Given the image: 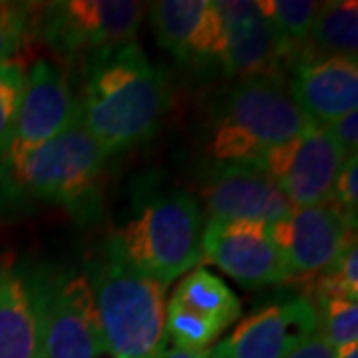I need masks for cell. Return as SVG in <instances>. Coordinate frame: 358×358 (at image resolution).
Wrapping results in <instances>:
<instances>
[{"label": "cell", "instance_id": "7c38bea8", "mask_svg": "<svg viewBox=\"0 0 358 358\" xmlns=\"http://www.w3.org/2000/svg\"><path fill=\"white\" fill-rule=\"evenodd\" d=\"M317 331L319 310L308 294H299L249 315L207 358H285Z\"/></svg>", "mask_w": 358, "mask_h": 358}, {"label": "cell", "instance_id": "ac0fdd59", "mask_svg": "<svg viewBox=\"0 0 358 358\" xmlns=\"http://www.w3.org/2000/svg\"><path fill=\"white\" fill-rule=\"evenodd\" d=\"M358 54V2L334 0L320 2V8L308 38L301 50V60L310 58H348L357 60Z\"/></svg>", "mask_w": 358, "mask_h": 358}, {"label": "cell", "instance_id": "8992f818", "mask_svg": "<svg viewBox=\"0 0 358 358\" xmlns=\"http://www.w3.org/2000/svg\"><path fill=\"white\" fill-rule=\"evenodd\" d=\"M30 275L44 358H110L86 271L40 268Z\"/></svg>", "mask_w": 358, "mask_h": 358}, {"label": "cell", "instance_id": "d4e9b609", "mask_svg": "<svg viewBox=\"0 0 358 358\" xmlns=\"http://www.w3.org/2000/svg\"><path fill=\"white\" fill-rule=\"evenodd\" d=\"M358 155L346 157L333 187V201L350 225L357 227L358 211Z\"/></svg>", "mask_w": 358, "mask_h": 358}, {"label": "cell", "instance_id": "6da1fadb", "mask_svg": "<svg viewBox=\"0 0 358 358\" xmlns=\"http://www.w3.org/2000/svg\"><path fill=\"white\" fill-rule=\"evenodd\" d=\"M167 106L166 76L138 42L88 60L78 114L108 155L152 140L162 128Z\"/></svg>", "mask_w": 358, "mask_h": 358}, {"label": "cell", "instance_id": "2e32d148", "mask_svg": "<svg viewBox=\"0 0 358 358\" xmlns=\"http://www.w3.org/2000/svg\"><path fill=\"white\" fill-rule=\"evenodd\" d=\"M289 92L301 112L315 124H331L358 110L357 60L329 56L301 60L293 66Z\"/></svg>", "mask_w": 358, "mask_h": 358}, {"label": "cell", "instance_id": "5bb4252c", "mask_svg": "<svg viewBox=\"0 0 358 358\" xmlns=\"http://www.w3.org/2000/svg\"><path fill=\"white\" fill-rule=\"evenodd\" d=\"M223 30L225 50L221 56L225 76L261 78L282 76L291 68L287 50L268 18L251 0H213Z\"/></svg>", "mask_w": 358, "mask_h": 358}, {"label": "cell", "instance_id": "52a82bcc", "mask_svg": "<svg viewBox=\"0 0 358 358\" xmlns=\"http://www.w3.org/2000/svg\"><path fill=\"white\" fill-rule=\"evenodd\" d=\"M143 4L134 0H66L44 4L34 20L54 54L80 60L136 42Z\"/></svg>", "mask_w": 358, "mask_h": 358}, {"label": "cell", "instance_id": "484cf974", "mask_svg": "<svg viewBox=\"0 0 358 358\" xmlns=\"http://www.w3.org/2000/svg\"><path fill=\"white\" fill-rule=\"evenodd\" d=\"M327 128L346 157L358 155V110L341 115L338 120L327 124Z\"/></svg>", "mask_w": 358, "mask_h": 358}, {"label": "cell", "instance_id": "9c48e42d", "mask_svg": "<svg viewBox=\"0 0 358 358\" xmlns=\"http://www.w3.org/2000/svg\"><path fill=\"white\" fill-rule=\"evenodd\" d=\"M201 259L247 289L291 279L287 259L271 233V225L257 221L209 219L201 233Z\"/></svg>", "mask_w": 358, "mask_h": 358}, {"label": "cell", "instance_id": "8fae6325", "mask_svg": "<svg viewBox=\"0 0 358 358\" xmlns=\"http://www.w3.org/2000/svg\"><path fill=\"white\" fill-rule=\"evenodd\" d=\"M199 195L211 219L275 225L293 209L279 187L253 164L209 162L199 179Z\"/></svg>", "mask_w": 358, "mask_h": 358}, {"label": "cell", "instance_id": "f1b7e54d", "mask_svg": "<svg viewBox=\"0 0 358 358\" xmlns=\"http://www.w3.org/2000/svg\"><path fill=\"white\" fill-rule=\"evenodd\" d=\"M336 358H358V345H350L343 350H338Z\"/></svg>", "mask_w": 358, "mask_h": 358}, {"label": "cell", "instance_id": "30bf717a", "mask_svg": "<svg viewBox=\"0 0 358 358\" xmlns=\"http://www.w3.org/2000/svg\"><path fill=\"white\" fill-rule=\"evenodd\" d=\"M76 114L78 102L64 72L50 60H36L28 66L13 136L0 164H14L32 150L54 140L70 126Z\"/></svg>", "mask_w": 358, "mask_h": 358}, {"label": "cell", "instance_id": "44dd1931", "mask_svg": "<svg viewBox=\"0 0 358 358\" xmlns=\"http://www.w3.org/2000/svg\"><path fill=\"white\" fill-rule=\"evenodd\" d=\"M221 334L217 327L201 315L178 303L173 296L166 303L164 343L183 350H209Z\"/></svg>", "mask_w": 358, "mask_h": 358}, {"label": "cell", "instance_id": "9a60e30c", "mask_svg": "<svg viewBox=\"0 0 358 358\" xmlns=\"http://www.w3.org/2000/svg\"><path fill=\"white\" fill-rule=\"evenodd\" d=\"M155 40L179 62L209 66L221 62L225 30L213 0H162L150 8Z\"/></svg>", "mask_w": 358, "mask_h": 358}, {"label": "cell", "instance_id": "603a6c76", "mask_svg": "<svg viewBox=\"0 0 358 358\" xmlns=\"http://www.w3.org/2000/svg\"><path fill=\"white\" fill-rule=\"evenodd\" d=\"M28 64L22 58H10L0 64V157L13 136L14 120L24 92Z\"/></svg>", "mask_w": 358, "mask_h": 358}, {"label": "cell", "instance_id": "cb8c5ba5", "mask_svg": "<svg viewBox=\"0 0 358 358\" xmlns=\"http://www.w3.org/2000/svg\"><path fill=\"white\" fill-rule=\"evenodd\" d=\"M34 4L0 2V64L14 58L34 22Z\"/></svg>", "mask_w": 358, "mask_h": 358}, {"label": "cell", "instance_id": "5b68a950", "mask_svg": "<svg viewBox=\"0 0 358 358\" xmlns=\"http://www.w3.org/2000/svg\"><path fill=\"white\" fill-rule=\"evenodd\" d=\"M110 358H157L164 343L167 287L110 253L86 267Z\"/></svg>", "mask_w": 358, "mask_h": 358}, {"label": "cell", "instance_id": "d6986e66", "mask_svg": "<svg viewBox=\"0 0 358 358\" xmlns=\"http://www.w3.org/2000/svg\"><path fill=\"white\" fill-rule=\"evenodd\" d=\"M171 296L183 307L211 320L221 333L241 317L239 299L223 279L215 277L207 268H193L189 275H185V279L179 281Z\"/></svg>", "mask_w": 358, "mask_h": 358}, {"label": "cell", "instance_id": "e0dca14e", "mask_svg": "<svg viewBox=\"0 0 358 358\" xmlns=\"http://www.w3.org/2000/svg\"><path fill=\"white\" fill-rule=\"evenodd\" d=\"M0 358H44L30 275L14 263L0 265Z\"/></svg>", "mask_w": 358, "mask_h": 358}, {"label": "cell", "instance_id": "ba28073f", "mask_svg": "<svg viewBox=\"0 0 358 358\" xmlns=\"http://www.w3.org/2000/svg\"><path fill=\"white\" fill-rule=\"evenodd\" d=\"M346 155L324 124L310 122L293 140L268 150L257 167L293 207L329 203Z\"/></svg>", "mask_w": 358, "mask_h": 358}, {"label": "cell", "instance_id": "3957f363", "mask_svg": "<svg viewBox=\"0 0 358 358\" xmlns=\"http://www.w3.org/2000/svg\"><path fill=\"white\" fill-rule=\"evenodd\" d=\"M308 124L285 78L239 80L209 122V162L257 166L268 150L293 140Z\"/></svg>", "mask_w": 358, "mask_h": 358}, {"label": "cell", "instance_id": "7402d4cb", "mask_svg": "<svg viewBox=\"0 0 358 358\" xmlns=\"http://www.w3.org/2000/svg\"><path fill=\"white\" fill-rule=\"evenodd\" d=\"M319 310V331L324 334L334 350L358 345V305L357 301L331 296L313 301Z\"/></svg>", "mask_w": 358, "mask_h": 358}, {"label": "cell", "instance_id": "ffe728a7", "mask_svg": "<svg viewBox=\"0 0 358 358\" xmlns=\"http://www.w3.org/2000/svg\"><path fill=\"white\" fill-rule=\"evenodd\" d=\"M259 10L268 18L277 30L281 44L287 50L291 70L299 62L301 50L308 38L320 2L315 0H257Z\"/></svg>", "mask_w": 358, "mask_h": 358}, {"label": "cell", "instance_id": "4fadbf2b", "mask_svg": "<svg viewBox=\"0 0 358 358\" xmlns=\"http://www.w3.org/2000/svg\"><path fill=\"white\" fill-rule=\"evenodd\" d=\"M271 233L293 277H317L345 251L357 227L350 225L341 209L329 201L310 207H293L287 217L271 225Z\"/></svg>", "mask_w": 358, "mask_h": 358}, {"label": "cell", "instance_id": "7a4b0ae2", "mask_svg": "<svg viewBox=\"0 0 358 358\" xmlns=\"http://www.w3.org/2000/svg\"><path fill=\"white\" fill-rule=\"evenodd\" d=\"M108 157L76 114L54 140L14 164H0V205H60L82 217L96 209L98 181Z\"/></svg>", "mask_w": 358, "mask_h": 358}, {"label": "cell", "instance_id": "83f0119b", "mask_svg": "<svg viewBox=\"0 0 358 358\" xmlns=\"http://www.w3.org/2000/svg\"><path fill=\"white\" fill-rule=\"evenodd\" d=\"M209 350H183V348H176V346L162 345V350L157 358H207Z\"/></svg>", "mask_w": 358, "mask_h": 358}, {"label": "cell", "instance_id": "277c9868", "mask_svg": "<svg viewBox=\"0 0 358 358\" xmlns=\"http://www.w3.org/2000/svg\"><path fill=\"white\" fill-rule=\"evenodd\" d=\"M203 211L192 193L173 189L148 199L106 253L164 287L187 275L201 259Z\"/></svg>", "mask_w": 358, "mask_h": 358}, {"label": "cell", "instance_id": "4316f807", "mask_svg": "<svg viewBox=\"0 0 358 358\" xmlns=\"http://www.w3.org/2000/svg\"><path fill=\"white\" fill-rule=\"evenodd\" d=\"M285 358H336V350L329 345L324 334L317 331L294 346Z\"/></svg>", "mask_w": 358, "mask_h": 358}]
</instances>
